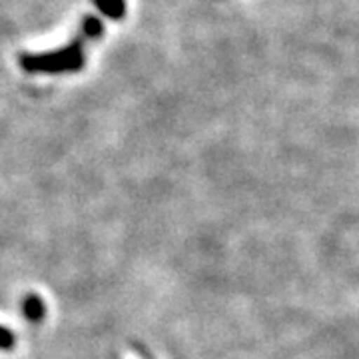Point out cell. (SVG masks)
Segmentation results:
<instances>
[{"label":"cell","instance_id":"7a4b0ae2","mask_svg":"<svg viewBox=\"0 0 359 359\" xmlns=\"http://www.w3.org/2000/svg\"><path fill=\"white\" fill-rule=\"evenodd\" d=\"M44 313H46V308H44V302L40 295L28 294L22 299V316L28 321L36 323V321L44 320Z\"/></svg>","mask_w":359,"mask_h":359},{"label":"cell","instance_id":"3957f363","mask_svg":"<svg viewBox=\"0 0 359 359\" xmlns=\"http://www.w3.org/2000/svg\"><path fill=\"white\" fill-rule=\"evenodd\" d=\"M94 4L102 11L108 18H122L126 14V2L124 0H94Z\"/></svg>","mask_w":359,"mask_h":359},{"label":"cell","instance_id":"6da1fadb","mask_svg":"<svg viewBox=\"0 0 359 359\" xmlns=\"http://www.w3.org/2000/svg\"><path fill=\"white\" fill-rule=\"evenodd\" d=\"M86 36L80 32L68 46L58 50L42 52V54H22L20 66L30 74H65V72H78L86 58H84V44Z\"/></svg>","mask_w":359,"mask_h":359},{"label":"cell","instance_id":"5b68a950","mask_svg":"<svg viewBox=\"0 0 359 359\" xmlns=\"http://www.w3.org/2000/svg\"><path fill=\"white\" fill-rule=\"evenodd\" d=\"M14 347H16V335L8 327L0 325V349L2 351H11Z\"/></svg>","mask_w":359,"mask_h":359},{"label":"cell","instance_id":"277c9868","mask_svg":"<svg viewBox=\"0 0 359 359\" xmlns=\"http://www.w3.org/2000/svg\"><path fill=\"white\" fill-rule=\"evenodd\" d=\"M80 32L86 36V39H96V36H100L102 34V22L96 18V16H86L84 18V22H82V28H80Z\"/></svg>","mask_w":359,"mask_h":359},{"label":"cell","instance_id":"8992f818","mask_svg":"<svg viewBox=\"0 0 359 359\" xmlns=\"http://www.w3.org/2000/svg\"><path fill=\"white\" fill-rule=\"evenodd\" d=\"M134 349H136V351L140 353V359H156L154 355H152V353H150V351L146 349V347L142 346V344H134Z\"/></svg>","mask_w":359,"mask_h":359}]
</instances>
